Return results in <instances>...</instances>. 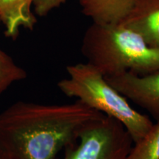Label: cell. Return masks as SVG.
Masks as SVG:
<instances>
[{"instance_id": "1", "label": "cell", "mask_w": 159, "mask_h": 159, "mask_svg": "<svg viewBox=\"0 0 159 159\" xmlns=\"http://www.w3.org/2000/svg\"><path fill=\"white\" fill-rule=\"evenodd\" d=\"M103 115L77 100L64 105L19 101L0 113V146L11 159H55Z\"/></svg>"}, {"instance_id": "2", "label": "cell", "mask_w": 159, "mask_h": 159, "mask_svg": "<svg viewBox=\"0 0 159 159\" xmlns=\"http://www.w3.org/2000/svg\"><path fill=\"white\" fill-rule=\"evenodd\" d=\"M81 52L86 62L104 76L128 72L144 75L159 70V49L124 24L93 22L83 35Z\"/></svg>"}, {"instance_id": "3", "label": "cell", "mask_w": 159, "mask_h": 159, "mask_svg": "<svg viewBox=\"0 0 159 159\" xmlns=\"http://www.w3.org/2000/svg\"><path fill=\"white\" fill-rule=\"evenodd\" d=\"M66 71L68 77L57 83L60 91L66 97L76 98L89 108L118 120L134 143L142 139L152 127L153 123L149 117L135 110L90 63L67 66Z\"/></svg>"}, {"instance_id": "4", "label": "cell", "mask_w": 159, "mask_h": 159, "mask_svg": "<svg viewBox=\"0 0 159 159\" xmlns=\"http://www.w3.org/2000/svg\"><path fill=\"white\" fill-rule=\"evenodd\" d=\"M78 141L66 149L63 159H127L134 144L122 123L106 115L87 125Z\"/></svg>"}, {"instance_id": "5", "label": "cell", "mask_w": 159, "mask_h": 159, "mask_svg": "<svg viewBox=\"0 0 159 159\" xmlns=\"http://www.w3.org/2000/svg\"><path fill=\"white\" fill-rule=\"evenodd\" d=\"M105 78L125 98L142 107L158 122L159 70L144 75L125 71Z\"/></svg>"}, {"instance_id": "6", "label": "cell", "mask_w": 159, "mask_h": 159, "mask_svg": "<svg viewBox=\"0 0 159 159\" xmlns=\"http://www.w3.org/2000/svg\"><path fill=\"white\" fill-rule=\"evenodd\" d=\"M122 23L139 33L148 46L159 49V0H139Z\"/></svg>"}, {"instance_id": "7", "label": "cell", "mask_w": 159, "mask_h": 159, "mask_svg": "<svg viewBox=\"0 0 159 159\" xmlns=\"http://www.w3.org/2000/svg\"><path fill=\"white\" fill-rule=\"evenodd\" d=\"M139 0H79L81 11L94 23H122Z\"/></svg>"}, {"instance_id": "8", "label": "cell", "mask_w": 159, "mask_h": 159, "mask_svg": "<svg viewBox=\"0 0 159 159\" xmlns=\"http://www.w3.org/2000/svg\"><path fill=\"white\" fill-rule=\"evenodd\" d=\"M33 0H0V22L5 28V35L15 39L21 27L33 30L36 23L32 12Z\"/></svg>"}, {"instance_id": "9", "label": "cell", "mask_w": 159, "mask_h": 159, "mask_svg": "<svg viewBox=\"0 0 159 159\" xmlns=\"http://www.w3.org/2000/svg\"><path fill=\"white\" fill-rule=\"evenodd\" d=\"M127 159H159V121L142 139L134 143Z\"/></svg>"}, {"instance_id": "10", "label": "cell", "mask_w": 159, "mask_h": 159, "mask_svg": "<svg viewBox=\"0 0 159 159\" xmlns=\"http://www.w3.org/2000/svg\"><path fill=\"white\" fill-rule=\"evenodd\" d=\"M27 73L0 49V96L13 83L23 80Z\"/></svg>"}, {"instance_id": "11", "label": "cell", "mask_w": 159, "mask_h": 159, "mask_svg": "<svg viewBox=\"0 0 159 159\" xmlns=\"http://www.w3.org/2000/svg\"><path fill=\"white\" fill-rule=\"evenodd\" d=\"M66 0H33V6L35 13L39 16H44L63 4Z\"/></svg>"}, {"instance_id": "12", "label": "cell", "mask_w": 159, "mask_h": 159, "mask_svg": "<svg viewBox=\"0 0 159 159\" xmlns=\"http://www.w3.org/2000/svg\"><path fill=\"white\" fill-rule=\"evenodd\" d=\"M0 159H11V157H10L7 153H5L3 151V152L0 155Z\"/></svg>"}, {"instance_id": "13", "label": "cell", "mask_w": 159, "mask_h": 159, "mask_svg": "<svg viewBox=\"0 0 159 159\" xmlns=\"http://www.w3.org/2000/svg\"><path fill=\"white\" fill-rule=\"evenodd\" d=\"M3 152V150H2V148H1V146H0V155H1L2 153Z\"/></svg>"}]
</instances>
